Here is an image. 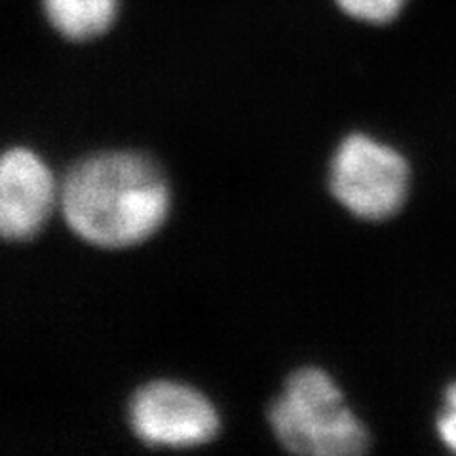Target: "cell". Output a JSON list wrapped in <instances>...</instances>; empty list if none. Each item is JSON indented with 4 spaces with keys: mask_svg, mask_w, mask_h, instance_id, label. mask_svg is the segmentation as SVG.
Segmentation results:
<instances>
[{
    "mask_svg": "<svg viewBox=\"0 0 456 456\" xmlns=\"http://www.w3.org/2000/svg\"><path fill=\"white\" fill-rule=\"evenodd\" d=\"M167 184L147 156L105 152L69 171L61 187L67 224L88 244L118 249L141 244L166 221Z\"/></svg>",
    "mask_w": 456,
    "mask_h": 456,
    "instance_id": "1",
    "label": "cell"
},
{
    "mask_svg": "<svg viewBox=\"0 0 456 456\" xmlns=\"http://www.w3.org/2000/svg\"><path fill=\"white\" fill-rule=\"evenodd\" d=\"M280 444L297 454L350 456L367 449L363 424L322 369H298L268 411Z\"/></svg>",
    "mask_w": 456,
    "mask_h": 456,
    "instance_id": "2",
    "label": "cell"
},
{
    "mask_svg": "<svg viewBox=\"0 0 456 456\" xmlns=\"http://www.w3.org/2000/svg\"><path fill=\"white\" fill-rule=\"evenodd\" d=\"M331 192L355 217L387 219L407 196L409 167L403 156L367 135H348L331 164Z\"/></svg>",
    "mask_w": 456,
    "mask_h": 456,
    "instance_id": "3",
    "label": "cell"
},
{
    "mask_svg": "<svg viewBox=\"0 0 456 456\" xmlns=\"http://www.w3.org/2000/svg\"><path fill=\"white\" fill-rule=\"evenodd\" d=\"M127 417L134 434L151 447H198L219 430L217 411L209 399L187 384L171 380H156L139 388Z\"/></svg>",
    "mask_w": 456,
    "mask_h": 456,
    "instance_id": "4",
    "label": "cell"
},
{
    "mask_svg": "<svg viewBox=\"0 0 456 456\" xmlns=\"http://www.w3.org/2000/svg\"><path fill=\"white\" fill-rule=\"evenodd\" d=\"M55 181L50 167L28 149H10L0 164V231L6 240L33 238L50 217Z\"/></svg>",
    "mask_w": 456,
    "mask_h": 456,
    "instance_id": "5",
    "label": "cell"
},
{
    "mask_svg": "<svg viewBox=\"0 0 456 456\" xmlns=\"http://www.w3.org/2000/svg\"><path fill=\"white\" fill-rule=\"evenodd\" d=\"M40 4L57 35L73 42H88L112 27L120 0H40Z\"/></svg>",
    "mask_w": 456,
    "mask_h": 456,
    "instance_id": "6",
    "label": "cell"
},
{
    "mask_svg": "<svg viewBox=\"0 0 456 456\" xmlns=\"http://www.w3.org/2000/svg\"><path fill=\"white\" fill-rule=\"evenodd\" d=\"M407 3L409 0H335V4L345 16L369 25L394 21L403 12Z\"/></svg>",
    "mask_w": 456,
    "mask_h": 456,
    "instance_id": "7",
    "label": "cell"
},
{
    "mask_svg": "<svg viewBox=\"0 0 456 456\" xmlns=\"http://www.w3.org/2000/svg\"><path fill=\"white\" fill-rule=\"evenodd\" d=\"M437 430L444 444L456 452V384L447 390L445 395V409L441 412Z\"/></svg>",
    "mask_w": 456,
    "mask_h": 456,
    "instance_id": "8",
    "label": "cell"
}]
</instances>
